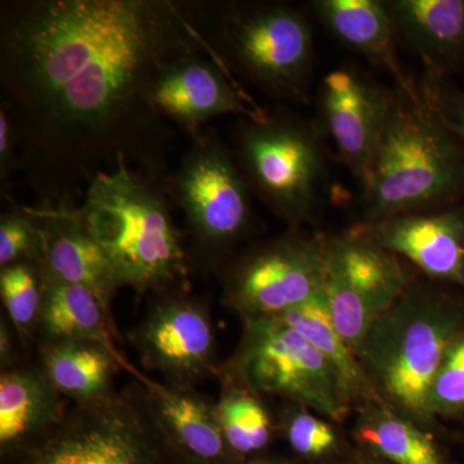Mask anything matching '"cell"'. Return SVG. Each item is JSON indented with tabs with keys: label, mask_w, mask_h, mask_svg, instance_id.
Listing matches in <instances>:
<instances>
[{
	"label": "cell",
	"mask_w": 464,
	"mask_h": 464,
	"mask_svg": "<svg viewBox=\"0 0 464 464\" xmlns=\"http://www.w3.org/2000/svg\"><path fill=\"white\" fill-rule=\"evenodd\" d=\"M39 232L29 208L12 204L0 216V268L21 261L35 262Z\"/></svg>",
	"instance_id": "29"
},
{
	"label": "cell",
	"mask_w": 464,
	"mask_h": 464,
	"mask_svg": "<svg viewBox=\"0 0 464 464\" xmlns=\"http://www.w3.org/2000/svg\"><path fill=\"white\" fill-rule=\"evenodd\" d=\"M166 448L136 382L67 405L51 429L17 450L14 464H159Z\"/></svg>",
	"instance_id": "9"
},
{
	"label": "cell",
	"mask_w": 464,
	"mask_h": 464,
	"mask_svg": "<svg viewBox=\"0 0 464 464\" xmlns=\"http://www.w3.org/2000/svg\"><path fill=\"white\" fill-rule=\"evenodd\" d=\"M246 464H288V463L282 462V460L258 459V460H252V462H249Z\"/></svg>",
	"instance_id": "34"
},
{
	"label": "cell",
	"mask_w": 464,
	"mask_h": 464,
	"mask_svg": "<svg viewBox=\"0 0 464 464\" xmlns=\"http://www.w3.org/2000/svg\"><path fill=\"white\" fill-rule=\"evenodd\" d=\"M141 384L146 404L167 447L201 464L225 463L232 456L217 420L215 401L195 389H179L133 374Z\"/></svg>",
	"instance_id": "17"
},
{
	"label": "cell",
	"mask_w": 464,
	"mask_h": 464,
	"mask_svg": "<svg viewBox=\"0 0 464 464\" xmlns=\"http://www.w3.org/2000/svg\"><path fill=\"white\" fill-rule=\"evenodd\" d=\"M353 464H392L387 462V460L381 459V458L373 456L371 454V457H362L360 459H357Z\"/></svg>",
	"instance_id": "33"
},
{
	"label": "cell",
	"mask_w": 464,
	"mask_h": 464,
	"mask_svg": "<svg viewBox=\"0 0 464 464\" xmlns=\"http://www.w3.org/2000/svg\"><path fill=\"white\" fill-rule=\"evenodd\" d=\"M167 179L121 159L94 177L78 204L121 288L139 295L190 290V253L177 227Z\"/></svg>",
	"instance_id": "2"
},
{
	"label": "cell",
	"mask_w": 464,
	"mask_h": 464,
	"mask_svg": "<svg viewBox=\"0 0 464 464\" xmlns=\"http://www.w3.org/2000/svg\"><path fill=\"white\" fill-rule=\"evenodd\" d=\"M275 316H279L283 322L301 333L331 362L346 386L355 404V411L359 406L377 399L359 359L333 325L324 295Z\"/></svg>",
	"instance_id": "24"
},
{
	"label": "cell",
	"mask_w": 464,
	"mask_h": 464,
	"mask_svg": "<svg viewBox=\"0 0 464 464\" xmlns=\"http://www.w3.org/2000/svg\"><path fill=\"white\" fill-rule=\"evenodd\" d=\"M326 32L347 50L392 76L395 85L413 90L398 54V38L386 0H314L308 3Z\"/></svg>",
	"instance_id": "19"
},
{
	"label": "cell",
	"mask_w": 464,
	"mask_h": 464,
	"mask_svg": "<svg viewBox=\"0 0 464 464\" xmlns=\"http://www.w3.org/2000/svg\"><path fill=\"white\" fill-rule=\"evenodd\" d=\"M276 431L298 456L308 459H322L338 453L342 445L341 433L332 420L298 402L283 400L277 411Z\"/></svg>",
	"instance_id": "27"
},
{
	"label": "cell",
	"mask_w": 464,
	"mask_h": 464,
	"mask_svg": "<svg viewBox=\"0 0 464 464\" xmlns=\"http://www.w3.org/2000/svg\"><path fill=\"white\" fill-rule=\"evenodd\" d=\"M182 464H201V463L194 462V460L188 459V458H183Z\"/></svg>",
	"instance_id": "35"
},
{
	"label": "cell",
	"mask_w": 464,
	"mask_h": 464,
	"mask_svg": "<svg viewBox=\"0 0 464 464\" xmlns=\"http://www.w3.org/2000/svg\"><path fill=\"white\" fill-rule=\"evenodd\" d=\"M151 101L159 114L188 139L217 116L261 119L268 110L253 100L207 45L177 57L158 76Z\"/></svg>",
	"instance_id": "13"
},
{
	"label": "cell",
	"mask_w": 464,
	"mask_h": 464,
	"mask_svg": "<svg viewBox=\"0 0 464 464\" xmlns=\"http://www.w3.org/2000/svg\"><path fill=\"white\" fill-rule=\"evenodd\" d=\"M183 8L208 50L239 83L271 100L310 105L315 39L304 11L288 3L246 0H188Z\"/></svg>",
	"instance_id": "5"
},
{
	"label": "cell",
	"mask_w": 464,
	"mask_h": 464,
	"mask_svg": "<svg viewBox=\"0 0 464 464\" xmlns=\"http://www.w3.org/2000/svg\"><path fill=\"white\" fill-rule=\"evenodd\" d=\"M316 99L317 124L362 185L386 125L392 88L356 67L342 66L324 75Z\"/></svg>",
	"instance_id": "14"
},
{
	"label": "cell",
	"mask_w": 464,
	"mask_h": 464,
	"mask_svg": "<svg viewBox=\"0 0 464 464\" xmlns=\"http://www.w3.org/2000/svg\"><path fill=\"white\" fill-rule=\"evenodd\" d=\"M353 435L369 453L392 464H445L435 433L400 417L378 399L353 411Z\"/></svg>",
	"instance_id": "23"
},
{
	"label": "cell",
	"mask_w": 464,
	"mask_h": 464,
	"mask_svg": "<svg viewBox=\"0 0 464 464\" xmlns=\"http://www.w3.org/2000/svg\"><path fill=\"white\" fill-rule=\"evenodd\" d=\"M418 275L405 259L350 230L328 234L324 297L333 325L356 356L378 316Z\"/></svg>",
	"instance_id": "11"
},
{
	"label": "cell",
	"mask_w": 464,
	"mask_h": 464,
	"mask_svg": "<svg viewBox=\"0 0 464 464\" xmlns=\"http://www.w3.org/2000/svg\"><path fill=\"white\" fill-rule=\"evenodd\" d=\"M325 140L316 121L284 106L261 119L239 118L235 125L231 149L244 181L288 228L317 230Z\"/></svg>",
	"instance_id": "6"
},
{
	"label": "cell",
	"mask_w": 464,
	"mask_h": 464,
	"mask_svg": "<svg viewBox=\"0 0 464 464\" xmlns=\"http://www.w3.org/2000/svg\"><path fill=\"white\" fill-rule=\"evenodd\" d=\"M42 282V310L36 328L41 344L90 341L121 353L114 343L111 310L92 290L43 276Z\"/></svg>",
	"instance_id": "22"
},
{
	"label": "cell",
	"mask_w": 464,
	"mask_h": 464,
	"mask_svg": "<svg viewBox=\"0 0 464 464\" xmlns=\"http://www.w3.org/2000/svg\"><path fill=\"white\" fill-rule=\"evenodd\" d=\"M348 230L395 253L427 279L464 292V203L369 224L356 222Z\"/></svg>",
	"instance_id": "15"
},
{
	"label": "cell",
	"mask_w": 464,
	"mask_h": 464,
	"mask_svg": "<svg viewBox=\"0 0 464 464\" xmlns=\"http://www.w3.org/2000/svg\"><path fill=\"white\" fill-rule=\"evenodd\" d=\"M217 378L237 382L264 399L298 402L337 424L355 411L331 362L279 316L244 319L239 344Z\"/></svg>",
	"instance_id": "8"
},
{
	"label": "cell",
	"mask_w": 464,
	"mask_h": 464,
	"mask_svg": "<svg viewBox=\"0 0 464 464\" xmlns=\"http://www.w3.org/2000/svg\"><path fill=\"white\" fill-rule=\"evenodd\" d=\"M67 402L41 366H16L0 375V448L17 451L60 420Z\"/></svg>",
	"instance_id": "20"
},
{
	"label": "cell",
	"mask_w": 464,
	"mask_h": 464,
	"mask_svg": "<svg viewBox=\"0 0 464 464\" xmlns=\"http://www.w3.org/2000/svg\"><path fill=\"white\" fill-rule=\"evenodd\" d=\"M203 45L183 2L0 3V102L39 204H75L121 159L167 179L173 133L152 88L173 60Z\"/></svg>",
	"instance_id": "1"
},
{
	"label": "cell",
	"mask_w": 464,
	"mask_h": 464,
	"mask_svg": "<svg viewBox=\"0 0 464 464\" xmlns=\"http://www.w3.org/2000/svg\"><path fill=\"white\" fill-rule=\"evenodd\" d=\"M16 338L9 328L8 324L5 323V317L0 323V365L2 372L16 368L17 362Z\"/></svg>",
	"instance_id": "32"
},
{
	"label": "cell",
	"mask_w": 464,
	"mask_h": 464,
	"mask_svg": "<svg viewBox=\"0 0 464 464\" xmlns=\"http://www.w3.org/2000/svg\"><path fill=\"white\" fill-rule=\"evenodd\" d=\"M43 373L54 390L70 402H90L114 392L119 369L134 374L136 366L121 353L90 341H63L41 344Z\"/></svg>",
	"instance_id": "21"
},
{
	"label": "cell",
	"mask_w": 464,
	"mask_h": 464,
	"mask_svg": "<svg viewBox=\"0 0 464 464\" xmlns=\"http://www.w3.org/2000/svg\"><path fill=\"white\" fill-rule=\"evenodd\" d=\"M143 366L179 389H195L218 374L217 335L209 307L190 290L155 295L130 335Z\"/></svg>",
	"instance_id": "12"
},
{
	"label": "cell",
	"mask_w": 464,
	"mask_h": 464,
	"mask_svg": "<svg viewBox=\"0 0 464 464\" xmlns=\"http://www.w3.org/2000/svg\"><path fill=\"white\" fill-rule=\"evenodd\" d=\"M221 392L215 401L217 420L234 456L259 453L273 441L276 420L266 399L237 382L218 378Z\"/></svg>",
	"instance_id": "25"
},
{
	"label": "cell",
	"mask_w": 464,
	"mask_h": 464,
	"mask_svg": "<svg viewBox=\"0 0 464 464\" xmlns=\"http://www.w3.org/2000/svg\"><path fill=\"white\" fill-rule=\"evenodd\" d=\"M464 203V145L427 105L420 85H393L380 145L362 182L359 224Z\"/></svg>",
	"instance_id": "4"
},
{
	"label": "cell",
	"mask_w": 464,
	"mask_h": 464,
	"mask_svg": "<svg viewBox=\"0 0 464 464\" xmlns=\"http://www.w3.org/2000/svg\"><path fill=\"white\" fill-rule=\"evenodd\" d=\"M430 408L438 422L464 415V329L445 353L432 383Z\"/></svg>",
	"instance_id": "28"
},
{
	"label": "cell",
	"mask_w": 464,
	"mask_h": 464,
	"mask_svg": "<svg viewBox=\"0 0 464 464\" xmlns=\"http://www.w3.org/2000/svg\"><path fill=\"white\" fill-rule=\"evenodd\" d=\"M398 42L417 54L423 72H464V0H386Z\"/></svg>",
	"instance_id": "18"
},
{
	"label": "cell",
	"mask_w": 464,
	"mask_h": 464,
	"mask_svg": "<svg viewBox=\"0 0 464 464\" xmlns=\"http://www.w3.org/2000/svg\"><path fill=\"white\" fill-rule=\"evenodd\" d=\"M20 141L7 106L0 102V182L2 188L9 177L18 170Z\"/></svg>",
	"instance_id": "31"
},
{
	"label": "cell",
	"mask_w": 464,
	"mask_h": 464,
	"mask_svg": "<svg viewBox=\"0 0 464 464\" xmlns=\"http://www.w3.org/2000/svg\"><path fill=\"white\" fill-rule=\"evenodd\" d=\"M463 329V290L418 275L375 320L357 356L375 398L400 417L435 432L432 383Z\"/></svg>",
	"instance_id": "3"
},
{
	"label": "cell",
	"mask_w": 464,
	"mask_h": 464,
	"mask_svg": "<svg viewBox=\"0 0 464 464\" xmlns=\"http://www.w3.org/2000/svg\"><path fill=\"white\" fill-rule=\"evenodd\" d=\"M167 186L185 216L192 268L221 273L257 227L253 195L232 149L215 130H201L191 137Z\"/></svg>",
	"instance_id": "7"
},
{
	"label": "cell",
	"mask_w": 464,
	"mask_h": 464,
	"mask_svg": "<svg viewBox=\"0 0 464 464\" xmlns=\"http://www.w3.org/2000/svg\"><path fill=\"white\" fill-rule=\"evenodd\" d=\"M328 234L288 228L252 244L222 268V302L241 320L275 316L324 295Z\"/></svg>",
	"instance_id": "10"
},
{
	"label": "cell",
	"mask_w": 464,
	"mask_h": 464,
	"mask_svg": "<svg viewBox=\"0 0 464 464\" xmlns=\"http://www.w3.org/2000/svg\"><path fill=\"white\" fill-rule=\"evenodd\" d=\"M39 232L35 265L45 279L82 285L111 310L121 289L118 275L81 215L78 204H36L27 207Z\"/></svg>",
	"instance_id": "16"
},
{
	"label": "cell",
	"mask_w": 464,
	"mask_h": 464,
	"mask_svg": "<svg viewBox=\"0 0 464 464\" xmlns=\"http://www.w3.org/2000/svg\"><path fill=\"white\" fill-rule=\"evenodd\" d=\"M0 297L18 341L27 346L36 334L43 302L42 275L35 262L0 268Z\"/></svg>",
	"instance_id": "26"
},
{
	"label": "cell",
	"mask_w": 464,
	"mask_h": 464,
	"mask_svg": "<svg viewBox=\"0 0 464 464\" xmlns=\"http://www.w3.org/2000/svg\"><path fill=\"white\" fill-rule=\"evenodd\" d=\"M420 94L440 121L456 134L464 145V91L453 79L423 72Z\"/></svg>",
	"instance_id": "30"
}]
</instances>
